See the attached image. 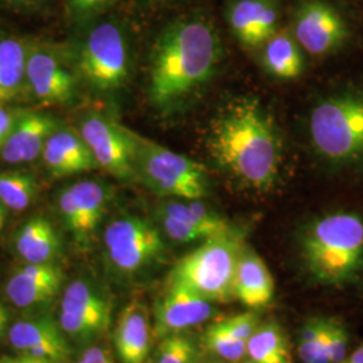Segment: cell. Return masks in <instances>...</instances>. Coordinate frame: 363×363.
Listing matches in <instances>:
<instances>
[{"instance_id": "5", "label": "cell", "mask_w": 363, "mask_h": 363, "mask_svg": "<svg viewBox=\"0 0 363 363\" xmlns=\"http://www.w3.org/2000/svg\"><path fill=\"white\" fill-rule=\"evenodd\" d=\"M242 245L233 233L205 240L184 257L169 274V284L186 286L211 303L234 298V276Z\"/></svg>"}, {"instance_id": "31", "label": "cell", "mask_w": 363, "mask_h": 363, "mask_svg": "<svg viewBox=\"0 0 363 363\" xmlns=\"http://www.w3.org/2000/svg\"><path fill=\"white\" fill-rule=\"evenodd\" d=\"M328 352L331 363H342L350 354V333L337 318H330Z\"/></svg>"}, {"instance_id": "39", "label": "cell", "mask_w": 363, "mask_h": 363, "mask_svg": "<svg viewBox=\"0 0 363 363\" xmlns=\"http://www.w3.org/2000/svg\"><path fill=\"white\" fill-rule=\"evenodd\" d=\"M7 210L9 208H6L1 202H0V232L3 230V228H4V225H6V218H7Z\"/></svg>"}, {"instance_id": "24", "label": "cell", "mask_w": 363, "mask_h": 363, "mask_svg": "<svg viewBox=\"0 0 363 363\" xmlns=\"http://www.w3.org/2000/svg\"><path fill=\"white\" fill-rule=\"evenodd\" d=\"M28 48L22 39L0 34V105L15 99L26 82Z\"/></svg>"}, {"instance_id": "30", "label": "cell", "mask_w": 363, "mask_h": 363, "mask_svg": "<svg viewBox=\"0 0 363 363\" xmlns=\"http://www.w3.org/2000/svg\"><path fill=\"white\" fill-rule=\"evenodd\" d=\"M198 351L194 342L183 334L162 337L155 352L154 363H196Z\"/></svg>"}, {"instance_id": "11", "label": "cell", "mask_w": 363, "mask_h": 363, "mask_svg": "<svg viewBox=\"0 0 363 363\" xmlns=\"http://www.w3.org/2000/svg\"><path fill=\"white\" fill-rule=\"evenodd\" d=\"M78 132L99 167L120 181L138 179L133 132L97 113L85 117Z\"/></svg>"}, {"instance_id": "40", "label": "cell", "mask_w": 363, "mask_h": 363, "mask_svg": "<svg viewBox=\"0 0 363 363\" xmlns=\"http://www.w3.org/2000/svg\"><path fill=\"white\" fill-rule=\"evenodd\" d=\"M11 1H15V3H22V4H34V3H39V1H42V0H11Z\"/></svg>"}, {"instance_id": "12", "label": "cell", "mask_w": 363, "mask_h": 363, "mask_svg": "<svg viewBox=\"0 0 363 363\" xmlns=\"http://www.w3.org/2000/svg\"><path fill=\"white\" fill-rule=\"evenodd\" d=\"M109 194L100 182L79 181L61 190L58 210L78 244L88 247L106 213Z\"/></svg>"}, {"instance_id": "2", "label": "cell", "mask_w": 363, "mask_h": 363, "mask_svg": "<svg viewBox=\"0 0 363 363\" xmlns=\"http://www.w3.org/2000/svg\"><path fill=\"white\" fill-rule=\"evenodd\" d=\"M222 46L217 30L203 18H183L166 27L151 55L148 97L163 112L181 108L214 76Z\"/></svg>"}, {"instance_id": "38", "label": "cell", "mask_w": 363, "mask_h": 363, "mask_svg": "<svg viewBox=\"0 0 363 363\" xmlns=\"http://www.w3.org/2000/svg\"><path fill=\"white\" fill-rule=\"evenodd\" d=\"M342 363H363V343L355 350L350 351L347 358Z\"/></svg>"}, {"instance_id": "16", "label": "cell", "mask_w": 363, "mask_h": 363, "mask_svg": "<svg viewBox=\"0 0 363 363\" xmlns=\"http://www.w3.org/2000/svg\"><path fill=\"white\" fill-rule=\"evenodd\" d=\"M277 0H235L228 11V23L244 46H264L279 31Z\"/></svg>"}, {"instance_id": "32", "label": "cell", "mask_w": 363, "mask_h": 363, "mask_svg": "<svg viewBox=\"0 0 363 363\" xmlns=\"http://www.w3.org/2000/svg\"><path fill=\"white\" fill-rule=\"evenodd\" d=\"M222 325H225V328L229 333H232L234 337L247 342L259 325V316L252 310V311L242 312V313L230 316L222 320Z\"/></svg>"}, {"instance_id": "27", "label": "cell", "mask_w": 363, "mask_h": 363, "mask_svg": "<svg viewBox=\"0 0 363 363\" xmlns=\"http://www.w3.org/2000/svg\"><path fill=\"white\" fill-rule=\"evenodd\" d=\"M38 193L33 175L23 171H0V202L10 210L22 211L28 208Z\"/></svg>"}, {"instance_id": "36", "label": "cell", "mask_w": 363, "mask_h": 363, "mask_svg": "<svg viewBox=\"0 0 363 363\" xmlns=\"http://www.w3.org/2000/svg\"><path fill=\"white\" fill-rule=\"evenodd\" d=\"M0 363H55L52 361H46V359H39V358H34L30 355H25L21 354L18 357H3L0 358Z\"/></svg>"}, {"instance_id": "33", "label": "cell", "mask_w": 363, "mask_h": 363, "mask_svg": "<svg viewBox=\"0 0 363 363\" xmlns=\"http://www.w3.org/2000/svg\"><path fill=\"white\" fill-rule=\"evenodd\" d=\"M115 0H67L70 13L74 16H89L111 6Z\"/></svg>"}, {"instance_id": "29", "label": "cell", "mask_w": 363, "mask_h": 363, "mask_svg": "<svg viewBox=\"0 0 363 363\" xmlns=\"http://www.w3.org/2000/svg\"><path fill=\"white\" fill-rule=\"evenodd\" d=\"M202 339L210 352L226 362H238L247 357V342L234 337L222 322L208 325Z\"/></svg>"}, {"instance_id": "19", "label": "cell", "mask_w": 363, "mask_h": 363, "mask_svg": "<svg viewBox=\"0 0 363 363\" xmlns=\"http://www.w3.org/2000/svg\"><path fill=\"white\" fill-rule=\"evenodd\" d=\"M42 159L49 174L64 178L97 169V163L89 147L79 132L69 128H58L45 144Z\"/></svg>"}, {"instance_id": "23", "label": "cell", "mask_w": 363, "mask_h": 363, "mask_svg": "<svg viewBox=\"0 0 363 363\" xmlns=\"http://www.w3.org/2000/svg\"><path fill=\"white\" fill-rule=\"evenodd\" d=\"M301 50L294 35L286 31H277L264 45L262 64L272 77L283 81L295 79L306 66Z\"/></svg>"}, {"instance_id": "26", "label": "cell", "mask_w": 363, "mask_h": 363, "mask_svg": "<svg viewBox=\"0 0 363 363\" xmlns=\"http://www.w3.org/2000/svg\"><path fill=\"white\" fill-rule=\"evenodd\" d=\"M247 357L250 363H291L283 328L273 322L259 325L247 342Z\"/></svg>"}, {"instance_id": "1", "label": "cell", "mask_w": 363, "mask_h": 363, "mask_svg": "<svg viewBox=\"0 0 363 363\" xmlns=\"http://www.w3.org/2000/svg\"><path fill=\"white\" fill-rule=\"evenodd\" d=\"M208 144L220 169L245 187L259 191L277 181L283 145L259 100L241 97L225 105L211 123Z\"/></svg>"}, {"instance_id": "34", "label": "cell", "mask_w": 363, "mask_h": 363, "mask_svg": "<svg viewBox=\"0 0 363 363\" xmlns=\"http://www.w3.org/2000/svg\"><path fill=\"white\" fill-rule=\"evenodd\" d=\"M19 117L21 115L16 113L13 109H9L0 105V150L9 139L10 133L13 132Z\"/></svg>"}, {"instance_id": "10", "label": "cell", "mask_w": 363, "mask_h": 363, "mask_svg": "<svg viewBox=\"0 0 363 363\" xmlns=\"http://www.w3.org/2000/svg\"><path fill=\"white\" fill-rule=\"evenodd\" d=\"M60 325L67 337L89 342L104 335L112 323V301L88 280H76L66 286Z\"/></svg>"}, {"instance_id": "14", "label": "cell", "mask_w": 363, "mask_h": 363, "mask_svg": "<svg viewBox=\"0 0 363 363\" xmlns=\"http://www.w3.org/2000/svg\"><path fill=\"white\" fill-rule=\"evenodd\" d=\"M214 303L199 296L186 286L169 284L155 311L157 337L181 334L195 325H202L214 313Z\"/></svg>"}, {"instance_id": "15", "label": "cell", "mask_w": 363, "mask_h": 363, "mask_svg": "<svg viewBox=\"0 0 363 363\" xmlns=\"http://www.w3.org/2000/svg\"><path fill=\"white\" fill-rule=\"evenodd\" d=\"M60 323L50 318H31L13 323L9 339L21 354L55 363H64L70 357V346Z\"/></svg>"}, {"instance_id": "35", "label": "cell", "mask_w": 363, "mask_h": 363, "mask_svg": "<svg viewBox=\"0 0 363 363\" xmlns=\"http://www.w3.org/2000/svg\"><path fill=\"white\" fill-rule=\"evenodd\" d=\"M76 363H117L111 351L101 346H91L82 351Z\"/></svg>"}, {"instance_id": "25", "label": "cell", "mask_w": 363, "mask_h": 363, "mask_svg": "<svg viewBox=\"0 0 363 363\" xmlns=\"http://www.w3.org/2000/svg\"><path fill=\"white\" fill-rule=\"evenodd\" d=\"M157 211L193 226L206 234L208 238L233 233L229 223L199 199L169 201L163 203Z\"/></svg>"}, {"instance_id": "8", "label": "cell", "mask_w": 363, "mask_h": 363, "mask_svg": "<svg viewBox=\"0 0 363 363\" xmlns=\"http://www.w3.org/2000/svg\"><path fill=\"white\" fill-rule=\"evenodd\" d=\"M105 255L117 272H142L164 253L160 230L138 216H124L112 220L104 237Z\"/></svg>"}, {"instance_id": "6", "label": "cell", "mask_w": 363, "mask_h": 363, "mask_svg": "<svg viewBox=\"0 0 363 363\" xmlns=\"http://www.w3.org/2000/svg\"><path fill=\"white\" fill-rule=\"evenodd\" d=\"M138 179L159 195L184 201L202 199L208 194L203 166L187 156L133 133Z\"/></svg>"}, {"instance_id": "9", "label": "cell", "mask_w": 363, "mask_h": 363, "mask_svg": "<svg viewBox=\"0 0 363 363\" xmlns=\"http://www.w3.org/2000/svg\"><path fill=\"white\" fill-rule=\"evenodd\" d=\"M350 23L340 10L325 0H304L296 10L294 37L312 57H330L350 43Z\"/></svg>"}, {"instance_id": "7", "label": "cell", "mask_w": 363, "mask_h": 363, "mask_svg": "<svg viewBox=\"0 0 363 363\" xmlns=\"http://www.w3.org/2000/svg\"><path fill=\"white\" fill-rule=\"evenodd\" d=\"M78 66L94 91H118L130 74V49L123 28L112 21L91 27L81 45Z\"/></svg>"}, {"instance_id": "3", "label": "cell", "mask_w": 363, "mask_h": 363, "mask_svg": "<svg viewBox=\"0 0 363 363\" xmlns=\"http://www.w3.org/2000/svg\"><path fill=\"white\" fill-rule=\"evenodd\" d=\"M300 253L313 284L337 292L362 291V208L343 206L312 218L300 237Z\"/></svg>"}, {"instance_id": "21", "label": "cell", "mask_w": 363, "mask_h": 363, "mask_svg": "<svg viewBox=\"0 0 363 363\" xmlns=\"http://www.w3.org/2000/svg\"><path fill=\"white\" fill-rule=\"evenodd\" d=\"M234 298L249 310L267 307L274 296V280L265 261L252 249L242 247L234 276Z\"/></svg>"}, {"instance_id": "18", "label": "cell", "mask_w": 363, "mask_h": 363, "mask_svg": "<svg viewBox=\"0 0 363 363\" xmlns=\"http://www.w3.org/2000/svg\"><path fill=\"white\" fill-rule=\"evenodd\" d=\"M58 128V121L49 115L34 112L21 115L0 150L1 159L10 164L35 160L42 155L48 139Z\"/></svg>"}, {"instance_id": "37", "label": "cell", "mask_w": 363, "mask_h": 363, "mask_svg": "<svg viewBox=\"0 0 363 363\" xmlns=\"http://www.w3.org/2000/svg\"><path fill=\"white\" fill-rule=\"evenodd\" d=\"M9 322H10L9 311H7V308L0 303V340H1L3 335L6 334V331H7Z\"/></svg>"}, {"instance_id": "17", "label": "cell", "mask_w": 363, "mask_h": 363, "mask_svg": "<svg viewBox=\"0 0 363 363\" xmlns=\"http://www.w3.org/2000/svg\"><path fill=\"white\" fill-rule=\"evenodd\" d=\"M64 274L52 264H27L6 284V295L19 308L43 306L57 296Z\"/></svg>"}, {"instance_id": "20", "label": "cell", "mask_w": 363, "mask_h": 363, "mask_svg": "<svg viewBox=\"0 0 363 363\" xmlns=\"http://www.w3.org/2000/svg\"><path fill=\"white\" fill-rule=\"evenodd\" d=\"M151 320L142 300H132L118 316L115 347L121 363H144L151 350Z\"/></svg>"}, {"instance_id": "28", "label": "cell", "mask_w": 363, "mask_h": 363, "mask_svg": "<svg viewBox=\"0 0 363 363\" xmlns=\"http://www.w3.org/2000/svg\"><path fill=\"white\" fill-rule=\"evenodd\" d=\"M330 318L316 316L307 320L298 337V352L304 363H331L328 352Z\"/></svg>"}, {"instance_id": "22", "label": "cell", "mask_w": 363, "mask_h": 363, "mask_svg": "<svg viewBox=\"0 0 363 363\" xmlns=\"http://www.w3.org/2000/svg\"><path fill=\"white\" fill-rule=\"evenodd\" d=\"M15 249L27 264H52L60 255L61 241L50 220L34 217L18 230Z\"/></svg>"}, {"instance_id": "4", "label": "cell", "mask_w": 363, "mask_h": 363, "mask_svg": "<svg viewBox=\"0 0 363 363\" xmlns=\"http://www.w3.org/2000/svg\"><path fill=\"white\" fill-rule=\"evenodd\" d=\"M312 151L335 175L363 181V78H346L315 101L307 120Z\"/></svg>"}, {"instance_id": "13", "label": "cell", "mask_w": 363, "mask_h": 363, "mask_svg": "<svg viewBox=\"0 0 363 363\" xmlns=\"http://www.w3.org/2000/svg\"><path fill=\"white\" fill-rule=\"evenodd\" d=\"M26 82L34 97L46 104H67L76 94L73 73L52 52L42 48H28Z\"/></svg>"}]
</instances>
